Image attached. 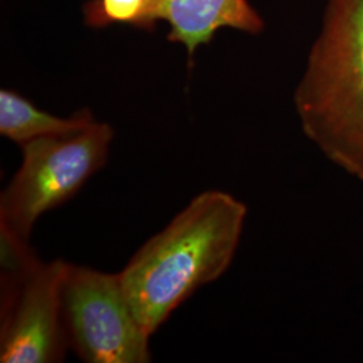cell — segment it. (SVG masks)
Segmentation results:
<instances>
[{
	"label": "cell",
	"mask_w": 363,
	"mask_h": 363,
	"mask_svg": "<svg viewBox=\"0 0 363 363\" xmlns=\"http://www.w3.org/2000/svg\"><path fill=\"white\" fill-rule=\"evenodd\" d=\"M294 103L304 135L363 182V0H327Z\"/></svg>",
	"instance_id": "cell-2"
},
{
	"label": "cell",
	"mask_w": 363,
	"mask_h": 363,
	"mask_svg": "<svg viewBox=\"0 0 363 363\" xmlns=\"http://www.w3.org/2000/svg\"><path fill=\"white\" fill-rule=\"evenodd\" d=\"M62 318L69 347L85 362L151 361V335L132 311L118 273L67 264Z\"/></svg>",
	"instance_id": "cell-5"
},
{
	"label": "cell",
	"mask_w": 363,
	"mask_h": 363,
	"mask_svg": "<svg viewBox=\"0 0 363 363\" xmlns=\"http://www.w3.org/2000/svg\"><path fill=\"white\" fill-rule=\"evenodd\" d=\"M115 132L94 121L86 130L21 145L22 164L0 195L1 249L30 252L42 214L64 205L104 167Z\"/></svg>",
	"instance_id": "cell-3"
},
{
	"label": "cell",
	"mask_w": 363,
	"mask_h": 363,
	"mask_svg": "<svg viewBox=\"0 0 363 363\" xmlns=\"http://www.w3.org/2000/svg\"><path fill=\"white\" fill-rule=\"evenodd\" d=\"M145 4L147 0H91L84 13L89 26L121 23L145 30Z\"/></svg>",
	"instance_id": "cell-8"
},
{
	"label": "cell",
	"mask_w": 363,
	"mask_h": 363,
	"mask_svg": "<svg viewBox=\"0 0 363 363\" xmlns=\"http://www.w3.org/2000/svg\"><path fill=\"white\" fill-rule=\"evenodd\" d=\"M247 213L232 194L201 193L118 273L130 308L150 335L196 289L228 271Z\"/></svg>",
	"instance_id": "cell-1"
},
{
	"label": "cell",
	"mask_w": 363,
	"mask_h": 363,
	"mask_svg": "<svg viewBox=\"0 0 363 363\" xmlns=\"http://www.w3.org/2000/svg\"><path fill=\"white\" fill-rule=\"evenodd\" d=\"M1 264L0 362L64 361L69 347L62 318L67 262H43L31 252Z\"/></svg>",
	"instance_id": "cell-4"
},
{
	"label": "cell",
	"mask_w": 363,
	"mask_h": 363,
	"mask_svg": "<svg viewBox=\"0 0 363 363\" xmlns=\"http://www.w3.org/2000/svg\"><path fill=\"white\" fill-rule=\"evenodd\" d=\"M157 21L169 25V42L182 43L190 58L195 50L211 42L222 27L259 34L264 21L247 0H147L145 30Z\"/></svg>",
	"instance_id": "cell-6"
},
{
	"label": "cell",
	"mask_w": 363,
	"mask_h": 363,
	"mask_svg": "<svg viewBox=\"0 0 363 363\" xmlns=\"http://www.w3.org/2000/svg\"><path fill=\"white\" fill-rule=\"evenodd\" d=\"M94 121L89 109H81L70 117L52 116L16 91H0V135L19 147L42 138L77 133Z\"/></svg>",
	"instance_id": "cell-7"
}]
</instances>
